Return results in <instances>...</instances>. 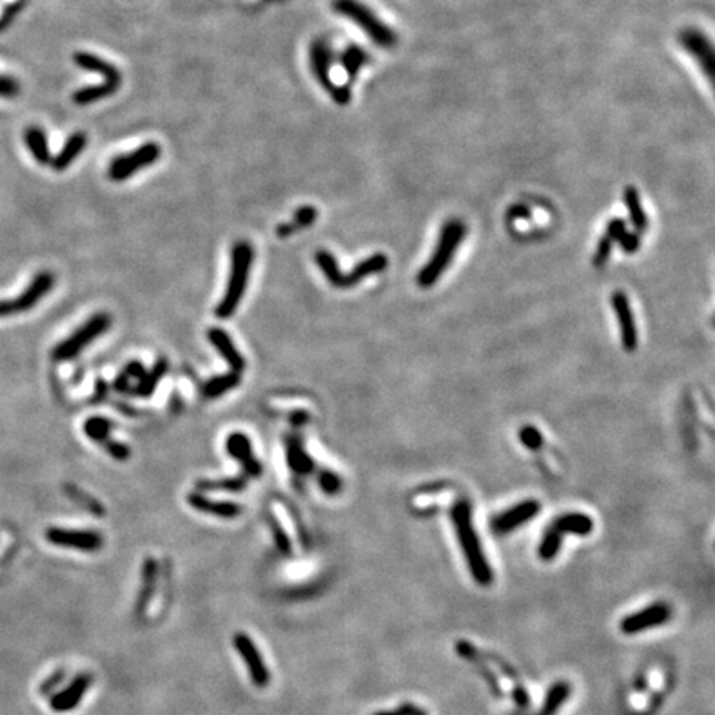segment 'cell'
<instances>
[{"label": "cell", "mask_w": 715, "mask_h": 715, "mask_svg": "<svg viewBox=\"0 0 715 715\" xmlns=\"http://www.w3.org/2000/svg\"><path fill=\"white\" fill-rule=\"evenodd\" d=\"M450 519L472 578L480 586H490L494 581V571H492L489 561L485 558L479 535H477L474 523H472V506L469 501H455V505L450 510Z\"/></svg>", "instance_id": "1"}, {"label": "cell", "mask_w": 715, "mask_h": 715, "mask_svg": "<svg viewBox=\"0 0 715 715\" xmlns=\"http://www.w3.org/2000/svg\"><path fill=\"white\" fill-rule=\"evenodd\" d=\"M253 263V248L248 242L240 240L232 248L231 257V273H228V283L223 293L222 300L216 308V315L221 320L231 318L240 305L243 295H245L248 285V275H250Z\"/></svg>", "instance_id": "2"}, {"label": "cell", "mask_w": 715, "mask_h": 715, "mask_svg": "<svg viewBox=\"0 0 715 715\" xmlns=\"http://www.w3.org/2000/svg\"><path fill=\"white\" fill-rule=\"evenodd\" d=\"M465 233V223L459 221V218H450V221L444 223L434 253H432L429 262L417 273V285L421 288H429L439 280L442 273L445 272V268L449 267L452 258H454L460 242L464 240Z\"/></svg>", "instance_id": "3"}, {"label": "cell", "mask_w": 715, "mask_h": 715, "mask_svg": "<svg viewBox=\"0 0 715 715\" xmlns=\"http://www.w3.org/2000/svg\"><path fill=\"white\" fill-rule=\"evenodd\" d=\"M331 7L343 18L355 23L376 47L392 48L397 43V35L389 25L382 22L361 0H333Z\"/></svg>", "instance_id": "4"}, {"label": "cell", "mask_w": 715, "mask_h": 715, "mask_svg": "<svg viewBox=\"0 0 715 715\" xmlns=\"http://www.w3.org/2000/svg\"><path fill=\"white\" fill-rule=\"evenodd\" d=\"M315 262L318 268L323 272V275H325L326 282L335 288L355 287L360 282L365 280L366 277L384 272L387 268V263H389L384 253L377 252L375 255H370L367 258H365V260L356 263V267L353 268L350 273H341L335 255L328 250H323V248L321 250H316Z\"/></svg>", "instance_id": "5"}, {"label": "cell", "mask_w": 715, "mask_h": 715, "mask_svg": "<svg viewBox=\"0 0 715 715\" xmlns=\"http://www.w3.org/2000/svg\"><path fill=\"white\" fill-rule=\"evenodd\" d=\"M310 67L320 87L330 94L333 101L340 106H346L351 101V84H338L331 79L333 48L325 38H315L310 45Z\"/></svg>", "instance_id": "6"}, {"label": "cell", "mask_w": 715, "mask_h": 715, "mask_svg": "<svg viewBox=\"0 0 715 715\" xmlns=\"http://www.w3.org/2000/svg\"><path fill=\"white\" fill-rule=\"evenodd\" d=\"M111 326V316L108 313H96L88 318L78 330H74L67 340H63L53 350V358L57 361H70L78 356L89 343L98 340Z\"/></svg>", "instance_id": "7"}, {"label": "cell", "mask_w": 715, "mask_h": 715, "mask_svg": "<svg viewBox=\"0 0 715 715\" xmlns=\"http://www.w3.org/2000/svg\"><path fill=\"white\" fill-rule=\"evenodd\" d=\"M162 149L157 143L148 141L126 154H119L109 162L108 177L113 182H123L126 179L136 176L141 169L151 167L161 157Z\"/></svg>", "instance_id": "8"}, {"label": "cell", "mask_w": 715, "mask_h": 715, "mask_svg": "<svg viewBox=\"0 0 715 715\" xmlns=\"http://www.w3.org/2000/svg\"><path fill=\"white\" fill-rule=\"evenodd\" d=\"M55 285V277L50 272H40L35 275L32 283L20 293L17 298L0 300V318L17 315L33 308Z\"/></svg>", "instance_id": "9"}, {"label": "cell", "mask_w": 715, "mask_h": 715, "mask_svg": "<svg viewBox=\"0 0 715 715\" xmlns=\"http://www.w3.org/2000/svg\"><path fill=\"white\" fill-rule=\"evenodd\" d=\"M679 42L682 48L695 60L700 72L710 83H714L715 77V52L707 35L697 28H685L679 35Z\"/></svg>", "instance_id": "10"}, {"label": "cell", "mask_w": 715, "mask_h": 715, "mask_svg": "<svg viewBox=\"0 0 715 715\" xmlns=\"http://www.w3.org/2000/svg\"><path fill=\"white\" fill-rule=\"evenodd\" d=\"M670 616H672V609H670V606L667 603L659 601V603L650 604V606H648V608L638 611V613L626 616V618L621 621L619 629L628 636L639 634V633H643V631H648V629H653V628H658V626L665 624L670 619Z\"/></svg>", "instance_id": "11"}, {"label": "cell", "mask_w": 715, "mask_h": 715, "mask_svg": "<svg viewBox=\"0 0 715 715\" xmlns=\"http://www.w3.org/2000/svg\"><path fill=\"white\" fill-rule=\"evenodd\" d=\"M47 540L52 545L65 546V548L82 550V551H98L103 548V536L98 531L89 530H67V528H52L47 530Z\"/></svg>", "instance_id": "12"}, {"label": "cell", "mask_w": 715, "mask_h": 715, "mask_svg": "<svg viewBox=\"0 0 715 715\" xmlns=\"http://www.w3.org/2000/svg\"><path fill=\"white\" fill-rule=\"evenodd\" d=\"M233 645H235L237 653L242 655L252 682L257 687H267L270 682V670L263 663L262 655L258 653L255 643L250 639V636H247L245 633H235L233 634Z\"/></svg>", "instance_id": "13"}, {"label": "cell", "mask_w": 715, "mask_h": 715, "mask_svg": "<svg viewBox=\"0 0 715 715\" xmlns=\"http://www.w3.org/2000/svg\"><path fill=\"white\" fill-rule=\"evenodd\" d=\"M611 305H613L616 320H618L619 325L621 345H623L624 351L633 353L638 350L639 335H638V326H636L634 321L633 310H631L629 300L628 296H626V293L614 292L613 296H611Z\"/></svg>", "instance_id": "14"}, {"label": "cell", "mask_w": 715, "mask_h": 715, "mask_svg": "<svg viewBox=\"0 0 715 715\" xmlns=\"http://www.w3.org/2000/svg\"><path fill=\"white\" fill-rule=\"evenodd\" d=\"M226 449L228 455H232L242 465V474L247 479H257V477L262 475L263 467L260 460L253 454L250 439L243 432H232L226 440Z\"/></svg>", "instance_id": "15"}, {"label": "cell", "mask_w": 715, "mask_h": 715, "mask_svg": "<svg viewBox=\"0 0 715 715\" xmlns=\"http://www.w3.org/2000/svg\"><path fill=\"white\" fill-rule=\"evenodd\" d=\"M540 511V501L538 500H525L521 504L511 506L504 514H499L492 520V528H494L495 533L505 535L514 531L515 528H519L526 521L533 520Z\"/></svg>", "instance_id": "16"}, {"label": "cell", "mask_w": 715, "mask_h": 715, "mask_svg": "<svg viewBox=\"0 0 715 715\" xmlns=\"http://www.w3.org/2000/svg\"><path fill=\"white\" fill-rule=\"evenodd\" d=\"M73 62L78 68L84 70V72H92L96 73L103 78V83L109 84V87L119 89L123 84V73L118 67H114L111 62L104 60L98 55L89 53V52H74L73 53Z\"/></svg>", "instance_id": "17"}, {"label": "cell", "mask_w": 715, "mask_h": 715, "mask_svg": "<svg viewBox=\"0 0 715 715\" xmlns=\"http://www.w3.org/2000/svg\"><path fill=\"white\" fill-rule=\"evenodd\" d=\"M89 684H92V675L89 674L77 675L67 689L55 695V697H52V700H50V707H52L55 712H70V710L78 707L83 695L87 694Z\"/></svg>", "instance_id": "18"}, {"label": "cell", "mask_w": 715, "mask_h": 715, "mask_svg": "<svg viewBox=\"0 0 715 715\" xmlns=\"http://www.w3.org/2000/svg\"><path fill=\"white\" fill-rule=\"evenodd\" d=\"M207 338L211 345L218 351V355L223 358V361L231 366V371L242 375L243 367H245V360H243L242 353L233 345L232 338L227 335L221 328H211L207 331Z\"/></svg>", "instance_id": "19"}, {"label": "cell", "mask_w": 715, "mask_h": 715, "mask_svg": "<svg viewBox=\"0 0 715 715\" xmlns=\"http://www.w3.org/2000/svg\"><path fill=\"white\" fill-rule=\"evenodd\" d=\"M87 146H88L87 134L83 131H74L67 138V141H65L63 148L60 149L57 156L52 157L50 166H52L57 172L65 171V169H68L74 161H77L78 156H82Z\"/></svg>", "instance_id": "20"}, {"label": "cell", "mask_w": 715, "mask_h": 715, "mask_svg": "<svg viewBox=\"0 0 715 715\" xmlns=\"http://www.w3.org/2000/svg\"><path fill=\"white\" fill-rule=\"evenodd\" d=\"M187 501L192 509L202 511V514L216 515V516H218V519L232 520L242 514L240 505L233 504V501H218V500L207 499L206 495L199 494V492H194V494L189 495Z\"/></svg>", "instance_id": "21"}, {"label": "cell", "mask_w": 715, "mask_h": 715, "mask_svg": "<svg viewBox=\"0 0 715 715\" xmlns=\"http://www.w3.org/2000/svg\"><path fill=\"white\" fill-rule=\"evenodd\" d=\"M338 62H340L343 72L346 73L348 83L351 84L356 79L358 74H360L362 67L371 62V57L361 45L350 43L346 48L341 50L340 57H338Z\"/></svg>", "instance_id": "22"}, {"label": "cell", "mask_w": 715, "mask_h": 715, "mask_svg": "<svg viewBox=\"0 0 715 715\" xmlns=\"http://www.w3.org/2000/svg\"><path fill=\"white\" fill-rule=\"evenodd\" d=\"M550 526L553 530L558 531V533L561 536L568 535V533L586 536V535H589L591 531H593L594 523H593V520H591L588 515L578 514V511H573V514L560 515L558 519L551 521Z\"/></svg>", "instance_id": "23"}, {"label": "cell", "mask_w": 715, "mask_h": 715, "mask_svg": "<svg viewBox=\"0 0 715 715\" xmlns=\"http://www.w3.org/2000/svg\"><path fill=\"white\" fill-rule=\"evenodd\" d=\"M287 464L298 475H306L315 469V462L306 454L303 442L298 436L287 437Z\"/></svg>", "instance_id": "24"}, {"label": "cell", "mask_w": 715, "mask_h": 715, "mask_svg": "<svg viewBox=\"0 0 715 715\" xmlns=\"http://www.w3.org/2000/svg\"><path fill=\"white\" fill-rule=\"evenodd\" d=\"M23 141L25 146L28 148V151L32 153V156L38 164H50L52 161V154H50L48 148V139L47 134L40 126H28L25 128L23 131Z\"/></svg>", "instance_id": "25"}, {"label": "cell", "mask_w": 715, "mask_h": 715, "mask_svg": "<svg viewBox=\"0 0 715 715\" xmlns=\"http://www.w3.org/2000/svg\"><path fill=\"white\" fill-rule=\"evenodd\" d=\"M318 218V211L313 206H301L298 207L290 222H283L277 227V235L285 238L293 233L303 231V228L311 227Z\"/></svg>", "instance_id": "26"}, {"label": "cell", "mask_w": 715, "mask_h": 715, "mask_svg": "<svg viewBox=\"0 0 715 715\" xmlns=\"http://www.w3.org/2000/svg\"><path fill=\"white\" fill-rule=\"evenodd\" d=\"M571 695V685L566 682V680H558L555 682L546 692L545 702L541 705L538 712L535 715H556L560 712V709L563 707V704L566 702Z\"/></svg>", "instance_id": "27"}, {"label": "cell", "mask_w": 715, "mask_h": 715, "mask_svg": "<svg viewBox=\"0 0 715 715\" xmlns=\"http://www.w3.org/2000/svg\"><path fill=\"white\" fill-rule=\"evenodd\" d=\"M624 204L629 211V218L631 223H633L634 232H644L649 226L648 216H645L643 204H641V196L639 191L634 186H628L624 189Z\"/></svg>", "instance_id": "28"}, {"label": "cell", "mask_w": 715, "mask_h": 715, "mask_svg": "<svg viewBox=\"0 0 715 715\" xmlns=\"http://www.w3.org/2000/svg\"><path fill=\"white\" fill-rule=\"evenodd\" d=\"M240 381L242 375L233 371L222 376H216L202 386V396L206 397V399H217V397L227 394L228 391L235 389V387L240 384Z\"/></svg>", "instance_id": "29"}, {"label": "cell", "mask_w": 715, "mask_h": 715, "mask_svg": "<svg viewBox=\"0 0 715 715\" xmlns=\"http://www.w3.org/2000/svg\"><path fill=\"white\" fill-rule=\"evenodd\" d=\"M156 575H157L156 561H154L153 558L144 560L143 575H141L143 584H141V589H139V598H138V604H136V609H138L139 614L144 613V609L148 608L149 601H151L154 584H156Z\"/></svg>", "instance_id": "30"}, {"label": "cell", "mask_w": 715, "mask_h": 715, "mask_svg": "<svg viewBox=\"0 0 715 715\" xmlns=\"http://www.w3.org/2000/svg\"><path fill=\"white\" fill-rule=\"evenodd\" d=\"M116 92H118L116 88L109 87V84H106V83L89 84V87L77 89V92L73 93L72 99H73L74 104H78V106H88V104L98 103L104 98L113 96V94H116Z\"/></svg>", "instance_id": "31"}, {"label": "cell", "mask_w": 715, "mask_h": 715, "mask_svg": "<svg viewBox=\"0 0 715 715\" xmlns=\"http://www.w3.org/2000/svg\"><path fill=\"white\" fill-rule=\"evenodd\" d=\"M166 371H167V361L161 358V360L156 361V365H154L151 371L144 372L134 392L141 397H149L154 391H156V386L159 384V381L162 379L164 375H166Z\"/></svg>", "instance_id": "32"}, {"label": "cell", "mask_w": 715, "mask_h": 715, "mask_svg": "<svg viewBox=\"0 0 715 715\" xmlns=\"http://www.w3.org/2000/svg\"><path fill=\"white\" fill-rule=\"evenodd\" d=\"M247 477L245 475H235V477H228V479H218V480H199L197 482V489L199 490H221V492H242L247 485Z\"/></svg>", "instance_id": "33"}, {"label": "cell", "mask_w": 715, "mask_h": 715, "mask_svg": "<svg viewBox=\"0 0 715 715\" xmlns=\"http://www.w3.org/2000/svg\"><path fill=\"white\" fill-rule=\"evenodd\" d=\"M561 540H563V536H561L556 530L551 528V526H548V530L545 531L543 538H541L538 545V558L541 561L555 560L556 555L560 553Z\"/></svg>", "instance_id": "34"}, {"label": "cell", "mask_w": 715, "mask_h": 715, "mask_svg": "<svg viewBox=\"0 0 715 715\" xmlns=\"http://www.w3.org/2000/svg\"><path fill=\"white\" fill-rule=\"evenodd\" d=\"M113 429V422L104 417H89L84 422V432L92 440H96L99 444H104L109 439V432Z\"/></svg>", "instance_id": "35"}, {"label": "cell", "mask_w": 715, "mask_h": 715, "mask_svg": "<svg viewBox=\"0 0 715 715\" xmlns=\"http://www.w3.org/2000/svg\"><path fill=\"white\" fill-rule=\"evenodd\" d=\"M144 372H146V370H144L143 365L139 361H133V362H129V365L124 367L121 375H119L116 377V381H114V389L116 391H121V392H128L129 391V381L133 379H141Z\"/></svg>", "instance_id": "36"}, {"label": "cell", "mask_w": 715, "mask_h": 715, "mask_svg": "<svg viewBox=\"0 0 715 715\" xmlns=\"http://www.w3.org/2000/svg\"><path fill=\"white\" fill-rule=\"evenodd\" d=\"M318 484H320L321 490L325 492L326 495H338L341 492L343 482L340 479V475L333 470L323 469L318 472Z\"/></svg>", "instance_id": "37"}, {"label": "cell", "mask_w": 715, "mask_h": 715, "mask_svg": "<svg viewBox=\"0 0 715 715\" xmlns=\"http://www.w3.org/2000/svg\"><path fill=\"white\" fill-rule=\"evenodd\" d=\"M268 523H270V528H272V535H273V540H275V545H277V548L278 551L283 556H288L292 553V543H290V538H288V535L283 531L282 528V525L278 523V521L273 519V516H270L268 519Z\"/></svg>", "instance_id": "38"}, {"label": "cell", "mask_w": 715, "mask_h": 715, "mask_svg": "<svg viewBox=\"0 0 715 715\" xmlns=\"http://www.w3.org/2000/svg\"><path fill=\"white\" fill-rule=\"evenodd\" d=\"M519 437L521 444L530 450H538L540 447L543 445V436H541L540 431L533 426H525L523 429L520 431Z\"/></svg>", "instance_id": "39"}, {"label": "cell", "mask_w": 715, "mask_h": 715, "mask_svg": "<svg viewBox=\"0 0 715 715\" xmlns=\"http://www.w3.org/2000/svg\"><path fill=\"white\" fill-rule=\"evenodd\" d=\"M613 245H614V242L611 240V238L604 233V235L599 238L598 247H596V252H594V255H593V267L599 268V267H603L604 263L609 260L611 250H613Z\"/></svg>", "instance_id": "40"}, {"label": "cell", "mask_w": 715, "mask_h": 715, "mask_svg": "<svg viewBox=\"0 0 715 715\" xmlns=\"http://www.w3.org/2000/svg\"><path fill=\"white\" fill-rule=\"evenodd\" d=\"M23 7L25 0H13L12 4H9L7 7L2 10V13H0V32H4L5 28H9L10 25L13 23V20L17 18V15L22 12Z\"/></svg>", "instance_id": "41"}, {"label": "cell", "mask_w": 715, "mask_h": 715, "mask_svg": "<svg viewBox=\"0 0 715 715\" xmlns=\"http://www.w3.org/2000/svg\"><path fill=\"white\" fill-rule=\"evenodd\" d=\"M20 93V84L13 77L0 74V98H15Z\"/></svg>", "instance_id": "42"}, {"label": "cell", "mask_w": 715, "mask_h": 715, "mask_svg": "<svg viewBox=\"0 0 715 715\" xmlns=\"http://www.w3.org/2000/svg\"><path fill=\"white\" fill-rule=\"evenodd\" d=\"M104 449H106V452L109 455L113 457V459H116V460H126L129 455H131V450H129V447L126 444H123V442H114L111 439H108L106 442L103 444Z\"/></svg>", "instance_id": "43"}, {"label": "cell", "mask_w": 715, "mask_h": 715, "mask_svg": "<svg viewBox=\"0 0 715 715\" xmlns=\"http://www.w3.org/2000/svg\"><path fill=\"white\" fill-rule=\"evenodd\" d=\"M619 247L623 248V252L626 253H634L641 245V237L638 232H628L626 231L621 238L618 240Z\"/></svg>", "instance_id": "44"}, {"label": "cell", "mask_w": 715, "mask_h": 715, "mask_svg": "<svg viewBox=\"0 0 715 715\" xmlns=\"http://www.w3.org/2000/svg\"><path fill=\"white\" fill-rule=\"evenodd\" d=\"M624 232H626V222L623 221V218H613V221H609L608 226H606L604 233L613 242H618Z\"/></svg>", "instance_id": "45"}, {"label": "cell", "mask_w": 715, "mask_h": 715, "mask_svg": "<svg viewBox=\"0 0 715 715\" xmlns=\"http://www.w3.org/2000/svg\"><path fill=\"white\" fill-rule=\"evenodd\" d=\"M509 217L510 218H530L531 212H530V209L525 207V206H514L510 209Z\"/></svg>", "instance_id": "46"}, {"label": "cell", "mask_w": 715, "mask_h": 715, "mask_svg": "<svg viewBox=\"0 0 715 715\" xmlns=\"http://www.w3.org/2000/svg\"><path fill=\"white\" fill-rule=\"evenodd\" d=\"M62 677H63V675H62V674H57V675H55V677H52V679H50V680H48V682H47V684H45V685H43V692H45V694H47V692H48V690H50V687H52V685H53V687H55V685H57V684L60 682V680H62Z\"/></svg>", "instance_id": "47"}, {"label": "cell", "mask_w": 715, "mask_h": 715, "mask_svg": "<svg viewBox=\"0 0 715 715\" xmlns=\"http://www.w3.org/2000/svg\"><path fill=\"white\" fill-rule=\"evenodd\" d=\"M411 715H427V714L424 712V710H421L419 707H416L414 705V707H412V710H411Z\"/></svg>", "instance_id": "48"}]
</instances>
